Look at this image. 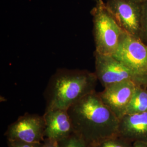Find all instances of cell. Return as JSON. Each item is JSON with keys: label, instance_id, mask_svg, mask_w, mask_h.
<instances>
[{"label": "cell", "instance_id": "cell-1", "mask_svg": "<svg viewBox=\"0 0 147 147\" xmlns=\"http://www.w3.org/2000/svg\"><path fill=\"white\" fill-rule=\"evenodd\" d=\"M74 133L88 146L118 135L119 119L94 92L85 96L67 110Z\"/></svg>", "mask_w": 147, "mask_h": 147}, {"label": "cell", "instance_id": "cell-2", "mask_svg": "<svg viewBox=\"0 0 147 147\" xmlns=\"http://www.w3.org/2000/svg\"><path fill=\"white\" fill-rule=\"evenodd\" d=\"M98 79L87 70L58 69L50 79L44 92L45 110L69 108L95 92Z\"/></svg>", "mask_w": 147, "mask_h": 147}, {"label": "cell", "instance_id": "cell-3", "mask_svg": "<svg viewBox=\"0 0 147 147\" xmlns=\"http://www.w3.org/2000/svg\"><path fill=\"white\" fill-rule=\"evenodd\" d=\"M94 7L91 10L93 34L95 51L112 55L116 51L124 31L118 25L103 0H94Z\"/></svg>", "mask_w": 147, "mask_h": 147}, {"label": "cell", "instance_id": "cell-4", "mask_svg": "<svg viewBox=\"0 0 147 147\" xmlns=\"http://www.w3.org/2000/svg\"><path fill=\"white\" fill-rule=\"evenodd\" d=\"M113 57L123 63L147 87V45L137 38L123 32Z\"/></svg>", "mask_w": 147, "mask_h": 147}, {"label": "cell", "instance_id": "cell-5", "mask_svg": "<svg viewBox=\"0 0 147 147\" xmlns=\"http://www.w3.org/2000/svg\"><path fill=\"white\" fill-rule=\"evenodd\" d=\"M95 74L98 80L105 87L126 81H131L141 86L139 80L131 71L112 55L95 51Z\"/></svg>", "mask_w": 147, "mask_h": 147}, {"label": "cell", "instance_id": "cell-6", "mask_svg": "<svg viewBox=\"0 0 147 147\" xmlns=\"http://www.w3.org/2000/svg\"><path fill=\"white\" fill-rule=\"evenodd\" d=\"M106 4L122 30L140 39L142 2L138 0H107Z\"/></svg>", "mask_w": 147, "mask_h": 147}, {"label": "cell", "instance_id": "cell-7", "mask_svg": "<svg viewBox=\"0 0 147 147\" xmlns=\"http://www.w3.org/2000/svg\"><path fill=\"white\" fill-rule=\"evenodd\" d=\"M44 131L43 116L26 113L8 126L5 135L7 140L40 143L45 138Z\"/></svg>", "mask_w": 147, "mask_h": 147}, {"label": "cell", "instance_id": "cell-8", "mask_svg": "<svg viewBox=\"0 0 147 147\" xmlns=\"http://www.w3.org/2000/svg\"><path fill=\"white\" fill-rule=\"evenodd\" d=\"M137 86L131 81H123L105 87L98 94L102 102L120 119L126 114Z\"/></svg>", "mask_w": 147, "mask_h": 147}, {"label": "cell", "instance_id": "cell-9", "mask_svg": "<svg viewBox=\"0 0 147 147\" xmlns=\"http://www.w3.org/2000/svg\"><path fill=\"white\" fill-rule=\"evenodd\" d=\"M45 138L59 141L74 134L73 125L67 110H45Z\"/></svg>", "mask_w": 147, "mask_h": 147}, {"label": "cell", "instance_id": "cell-10", "mask_svg": "<svg viewBox=\"0 0 147 147\" xmlns=\"http://www.w3.org/2000/svg\"><path fill=\"white\" fill-rule=\"evenodd\" d=\"M118 135L133 142H147V112L126 114L119 121Z\"/></svg>", "mask_w": 147, "mask_h": 147}, {"label": "cell", "instance_id": "cell-11", "mask_svg": "<svg viewBox=\"0 0 147 147\" xmlns=\"http://www.w3.org/2000/svg\"><path fill=\"white\" fill-rule=\"evenodd\" d=\"M144 112H147V87L137 86L127 108L126 114Z\"/></svg>", "mask_w": 147, "mask_h": 147}, {"label": "cell", "instance_id": "cell-12", "mask_svg": "<svg viewBox=\"0 0 147 147\" xmlns=\"http://www.w3.org/2000/svg\"><path fill=\"white\" fill-rule=\"evenodd\" d=\"M132 142L119 136L118 135L100 142L95 147H132Z\"/></svg>", "mask_w": 147, "mask_h": 147}, {"label": "cell", "instance_id": "cell-13", "mask_svg": "<svg viewBox=\"0 0 147 147\" xmlns=\"http://www.w3.org/2000/svg\"><path fill=\"white\" fill-rule=\"evenodd\" d=\"M59 147H88L84 140L75 133L58 141Z\"/></svg>", "mask_w": 147, "mask_h": 147}, {"label": "cell", "instance_id": "cell-14", "mask_svg": "<svg viewBox=\"0 0 147 147\" xmlns=\"http://www.w3.org/2000/svg\"><path fill=\"white\" fill-rule=\"evenodd\" d=\"M140 39L147 45V0L142 2V18Z\"/></svg>", "mask_w": 147, "mask_h": 147}, {"label": "cell", "instance_id": "cell-15", "mask_svg": "<svg viewBox=\"0 0 147 147\" xmlns=\"http://www.w3.org/2000/svg\"><path fill=\"white\" fill-rule=\"evenodd\" d=\"M8 147H42V143H32L14 140H7Z\"/></svg>", "mask_w": 147, "mask_h": 147}, {"label": "cell", "instance_id": "cell-16", "mask_svg": "<svg viewBox=\"0 0 147 147\" xmlns=\"http://www.w3.org/2000/svg\"><path fill=\"white\" fill-rule=\"evenodd\" d=\"M42 147H59V146L57 141L45 138L44 141L42 142Z\"/></svg>", "mask_w": 147, "mask_h": 147}, {"label": "cell", "instance_id": "cell-17", "mask_svg": "<svg viewBox=\"0 0 147 147\" xmlns=\"http://www.w3.org/2000/svg\"><path fill=\"white\" fill-rule=\"evenodd\" d=\"M132 147H147V142L136 141L132 143Z\"/></svg>", "mask_w": 147, "mask_h": 147}, {"label": "cell", "instance_id": "cell-18", "mask_svg": "<svg viewBox=\"0 0 147 147\" xmlns=\"http://www.w3.org/2000/svg\"><path fill=\"white\" fill-rule=\"evenodd\" d=\"M138 1H141V2H143V1H146V0H138Z\"/></svg>", "mask_w": 147, "mask_h": 147}, {"label": "cell", "instance_id": "cell-19", "mask_svg": "<svg viewBox=\"0 0 147 147\" xmlns=\"http://www.w3.org/2000/svg\"><path fill=\"white\" fill-rule=\"evenodd\" d=\"M88 147H95L94 146H89Z\"/></svg>", "mask_w": 147, "mask_h": 147}, {"label": "cell", "instance_id": "cell-20", "mask_svg": "<svg viewBox=\"0 0 147 147\" xmlns=\"http://www.w3.org/2000/svg\"></svg>", "mask_w": 147, "mask_h": 147}]
</instances>
